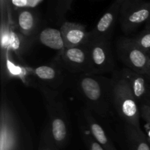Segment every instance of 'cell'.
<instances>
[{"label": "cell", "instance_id": "24", "mask_svg": "<svg viewBox=\"0 0 150 150\" xmlns=\"http://www.w3.org/2000/svg\"><path fill=\"white\" fill-rule=\"evenodd\" d=\"M116 1H118L119 3H120V4H122V3L123 1H124V0H116Z\"/></svg>", "mask_w": 150, "mask_h": 150}, {"label": "cell", "instance_id": "14", "mask_svg": "<svg viewBox=\"0 0 150 150\" xmlns=\"http://www.w3.org/2000/svg\"><path fill=\"white\" fill-rule=\"evenodd\" d=\"M36 38H29L18 31L14 25L10 23L9 30V46L10 49L17 57H21L29 50Z\"/></svg>", "mask_w": 150, "mask_h": 150}, {"label": "cell", "instance_id": "1", "mask_svg": "<svg viewBox=\"0 0 150 150\" xmlns=\"http://www.w3.org/2000/svg\"><path fill=\"white\" fill-rule=\"evenodd\" d=\"M92 113L105 118L114 109L112 79L93 73L73 75L70 86Z\"/></svg>", "mask_w": 150, "mask_h": 150}, {"label": "cell", "instance_id": "11", "mask_svg": "<svg viewBox=\"0 0 150 150\" xmlns=\"http://www.w3.org/2000/svg\"><path fill=\"white\" fill-rule=\"evenodd\" d=\"M120 72L130 86L139 105L143 103L150 88V83L144 75L136 73L127 67L122 68Z\"/></svg>", "mask_w": 150, "mask_h": 150}, {"label": "cell", "instance_id": "4", "mask_svg": "<svg viewBox=\"0 0 150 150\" xmlns=\"http://www.w3.org/2000/svg\"><path fill=\"white\" fill-rule=\"evenodd\" d=\"M30 76L38 83L54 90L62 91L70 86L72 76L57 58L51 63L36 67H29Z\"/></svg>", "mask_w": 150, "mask_h": 150}, {"label": "cell", "instance_id": "21", "mask_svg": "<svg viewBox=\"0 0 150 150\" xmlns=\"http://www.w3.org/2000/svg\"><path fill=\"white\" fill-rule=\"evenodd\" d=\"M139 108L141 117L150 127V106L146 104H141Z\"/></svg>", "mask_w": 150, "mask_h": 150}, {"label": "cell", "instance_id": "26", "mask_svg": "<svg viewBox=\"0 0 150 150\" xmlns=\"http://www.w3.org/2000/svg\"><path fill=\"white\" fill-rule=\"evenodd\" d=\"M148 22H149V24L150 25V18H149V21H148Z\"/></svg>", "mask_w": 150, "mask_h": 150}, {"label": "cell", "instance_id": "19", "mask_svg": "<svg viewBox=\"0 0 150 150\" xmlns=\"http://www.w3.org/2000/svg\"><path fill=\"white\" fill-rule=\"evenodd\" d=\"M133 41L146 53L150 52V29H146L139 35L132 38Z\"/></svg>", "mask_w": 150, "mask_h": 150}, {"label": "cell", "instance_id": "25", "mask_svg": "<svg viewBox=\"0 0 150 150\" xmlns=\"http://www.w3.org/2000/svg\"><path fill=\"white\" fill-rule=\"evenodd\" d=\"M148 56H149V59H150V52H149V53H148Z\"/></svg>", "mask_w": 150, "mask_h": 150}, {"label": "cell", "instance_id": "18", "mask_svg": "<svg viewBox=\"0 0 150 150\" xmlns=\"http://www.w3.org/2000/svg\"><path fill=\"white\" fill-rule=\"evenodd\" d=\"M79 130H80L81 136L83 142L86 144V147L89 150H105L102 146L95 140L88 130L87 127L85 125L83 120H79Z\"/></svg>", "mask_w": 150, "mask_h": 150}, {"label": "cell", "instance_id": "15", "mask_svg": "<svg viewBox=\"0 0 150 150\" xmlns=\"http://www.w3.org/2000/svg\"><path fill=\"white\" fill-rule=\"evenodd\" d=\"M38 39L41 44L55 50L57 53L61 52L65 48L60 29L45 28L38 34Z\"/></svg>", "mask_w": 150, "mask_h": 150}, {"label": "cell", "instance_id": "22", "mask_svg": "<svg viewBox=\"0 0 150 150\" xmlns=\"http://www.w3.org/2000/svg\"><path fill=\"white\" fill-rule=\"evenodd\" d=\"M142 104H146V105H148L150 106V88H149V92H148L147 94V96H146V99H145L144 102ZM141 105V104H140Z\"/></svg>", "mask_w": 150, "mask_h": 150}, {"label": "cell", "instance_id": "27", "mask_svg": "<svg viewBox=\"0 0 150 150\" xmlns=\"http://www.w3.org/2000/svg\"><path fill=\"white\" fill-rule=\"evenodd\" d=\"M148 142H149V144H150V139H148Z\"/></svg>", "mask_w": 150, "mask_h": 150}, {"label": "cell", "instance_id": "12", "mask_svg": "<svg viewBox=\"0 0 150 150\" xmlns=\"http://www.w3.org/2000/svg\"><path fill=\"white\" fill-rule=\"evenodd\" d=\"M82 120L84 122L94 139L105 150H117L112 140L108 137L106 132L93 115V113L86 106L82 109Z\"/></svg>", "mask_w": 150, "mask_h": 150}, {"label": "cell", "instance_id": "9", "mask_svg": "<svg viewBox=\"0 0 150 150\" xmlns=\"http://www.w3.org/2000/svg\"><path fill=\"white\" fill-rule=\"evenodd\" d=\"M121 4L115 0L112 5L103 15L95 28L90 31L92 40H111L114 26L119 18Z\"/></svg>", "mask_w": 150, "mask_h": 150}, {"label": "cell", "instance_id": "8", "mask_svg": "<svg viewBox=\"0 0 150 150\" xmlns=\"http://www.w3.org/2000/svg\"><path fill=\"white\" fill-rule=\"evenodd\" d=\"M89 48L92 73L103 76L105 73L115 71V64L110 41L90 40Z\"/></svg>", "mask_w": 150, "mask_h": 150}, {"label": "cell", "instance_id": "17", "mask_svg": "<svg viewBox=\"0 0 150 150\" xmlns=\"http://www.w3.org/2000/svg\"><path fill=\"white\" fill-rule=\"evenodd\" d=\"M38 150H59L53 138L49 122L42 129Z\"/></svg>", "mask_w": 150, "mask_h": 150}, {"label": "cell", "instance_id": "3", "mask_svg": "<svg viewBox=\"0 0 150 150\" xmlns=\"http://www.w3.org/2000/svg\"><path fill=\"white\" fill-rule=\"evenodd\" d=\"M112 103L114 111L125 124L141 128L140 108L127 82L120 70L113 72Z\"/></svg>", "mask_w": 150, "mask_h": 150}, {"label": "cell", "instance_id": "16", "mask_svg": "<svg viewBox=\"0 0 150 150\" xmlns=\"http://www.w3.org/2000/svg\"><path fill=\"white\" fill-rule=\"evenodd\" d=\"M126 140L130 150H150L148 139L142 129L125 124Z\"/></svg>", "mask_w": 150, "mask_h": 150}, {"label": "cell", "instance_id": "6", "mask_svg": "<svg viewBox=\"0 0 150 150\" xmlns=\"http://www.w3.org/2000/svg\"><path fill=\"white\" fill-rule=\"evenodd\" d=\"M150 18V2L145 0H124L119 15L122 30L130 35Z\"/></svg>", "mask_w": 150, "mask_h": 150}, {"label": "cell", "instance_id": "20", "mask_svg": "<svg viewBox=\"0 0 150 150\" xmlns=\"http://www.w3.org/2000/svg\"><path fill=\"white\" fill-rule=\"evenodd\" d=\"M73 0H59L58 4V8H57V13H58L59 20L62 21V23L64 20V17L66 13L68 11L71 7Z\"/></svg>", "mask_w": 150, "mask_h": 150}, {"label": "cell", "instance_id": "2", "mask_svg": "<svg viewBox=\"0 0 150 150\" xmlns=\"http://www.w3.org/2000/svg\"><path fill=\"white\" fill-rule=\"evenodd\" d=\"M30 84L42 93L53 138L59 149H62L67 145L70 136L69 121L62 92L47 87L36 81H33Z\"/></svg>", "mask_w": 150, "mask_h": 150}, {"label": "cell", "instance_id": "23", "mask_svg": "<svg viewBox=\"0 0 150 150\" xmlns=\"http://www.w3.org/2000/svg\"><path fill=\"white\" fill-rule=\"evenodd\" d=\"M144 76H145V77L146 78V79H147L148 82L150 83V70L149 71H148L146 74H144Z\"/></svg>", "mask_w": 150, "mask_h": 150}, {"label": "cell", "instance_id": "5", "mask_svg": "<svg viewBox=\"0 0 150 150\" xmlns=\"http://www.w3.org/2000/svg\"><path fill=\"white\" fill-rule=\"evenodd\" d=\"M117 55L126 67L144 75L150 70V59L147 53L138 46L132 38L122 37L116 45Z\"/></svg>", "mask_w": 150, "mask_h": 150}, {"label": "cell", "instance_id": "10", "mask_svg": "<svg viewBox=\"0 0 150 150\" xmlns=\"http://www.w3.org/2000/svg\"><path fill=\"white\" fill-rule=\"evenodd\" d=\"M65 48H74L87 45L91 40L90 32L83 25L70 21H64L60 26Z\"/></svg>", "mask_w": 150, "mask_h": 150}, {"label": "cell", "instance_id": "13", "mask_svg": "<svg viewBox=\"0 0 150 150\" xmlns=\"http://www.w3.org/2000/svg\"><path fill=\"white\" fill-rule=\"evenodd\" d=\"M38 20L33 11L23 9L18 12L16 18V29L29 38H38Z\"/></svg>", "mask_w": 150, "mask_h": 150}, {"label": "cell", "instance_id": "7", "mask_svg": "<svg viewBox=\"0 0 150 150\" xmlns=\"http://www.w3.org/2000/svg\"><path fill=\"white\" fill-rule=\"evenodd\" d=\"M56 58L70 74L92 73L89 43L82 46L65 48L57 53Z\"/></svg>", "mask_w": 150, "mask_h": 150}]
</instances>
